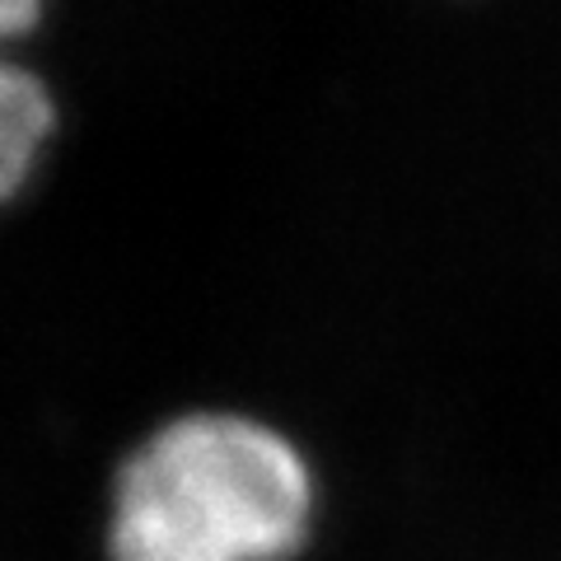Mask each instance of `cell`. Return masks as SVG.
Masks as SVG:
<instances>
[{"label": "cell", "mask_w": 561, "mask_h": 561, "mask_svg": "<svg viewBox=\"0 0 561 561\" xmlns=\"http://www.w3.org/2000/svg\"><path fill=\"white\" fill-rule=\"evenodd\" d=\"M309 529L313 472L290 435L239 412H187L122 459L108 561H290Z\"/></svg>", "instance_id": "cell-1"}, {"label": "cell", "mask_w": 561, "mask_h": 561, "mask_svg": "<svg viewBox=\"0 0 561 561\" xmlns=\"http://www.w3.org/2000/svg\"><path fill=\"white\" fill-rule=\"evenodd\" d=\"M43 20L38 5L0 0V202L20 197L57 136V99L10 47Z\"/></svg>", "instance_id": "cell-2"}]
</instances>
